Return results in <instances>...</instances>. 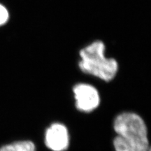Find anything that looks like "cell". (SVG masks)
I'll use <instances>...</instances> for the list:
<instances>
[{"mask_svg":"<svg viewBox=\"0 0 151 151\" xmlns=\"http://www.w3.org/2000/svg\"><path fill=\"white\" fill-rule=\"evenodd\" d=\"M106 45L101 40L94 41L79 51V69L83 73L110 82L118 74L119 65L115 58L105 55Z\"/></svg>","mask_w":151,"mask_h":151,"instance_id":"cell-2","label":"cell"},{"mask_svg":"<svg viewBox=\"0 0 151 151\" xmlns=\"http://www.w3.org/2000/svg\"><path fill=\"white\" fill-rule=\"evenodd\" d=\"M9 13L4 6L0 4V26H2L8 22Z\"/></svg>","mask_w":151,"mask_h":151,"instance_id":"cell-6","label":"cell"},{"mask_svg":"<svg viewBox=\"0 0 151 151\" xmlns=\"http://www.w3.org/2000/svg\"><path fill=\"white\" fill-rule=\"evenodd\" d=\"M0 151H37L33 141L22 140L4 145L0 148Z\"/></svg>","mask_w":151,"mask_h":151,"instance_id":"cell-5","label":"cell"},{"mask_svg":"<svg viewBox=\"0 0 151 151\" xmlns=\"http://www.w3.org/2000/svg\"><path fill=\"white\" fill-rule=\"evenodd\" d=\"M69 130L61 122H53L45 132L46 146L52 151H66L69 146Z\"/></svg>","mask_w":151,"mask_h":151,"instance_id":"cell-4","label":"cell"},{"mask_svg":"<svg viewBox=\"0 0 151 151\" xmlns=\"http://www.w3.org/2000/svg\"><path fill=\"white\" fill-rule=\"evenodd\" d=\"M149 151H151V150H149Z\"/></svg>","mask_w":151,"mask_h":151,"instance_id":"cell-7","label":"cell"},{"mask_svg":"<svg viewBox=\"0 0 151 151\" xmlns=\"http://www.w3.org/2000/svg\"><path fill=\"white\" fill-rule=\"evenodd\" d=\"M113 129L116 134L113 140L115 151L150 150L147 125L137 113L118 114L113 120Z\"/></svg>","mask_w":151,"mask_h":151,"instance_id":"cell-1","label":"cell"},{"mask_svg":"<svg viewBox=\"0 0 151 151\" xmlns=\"http://www.w3.org/2000/svg\"><path fill=\"white\" fill-rule=\"evenodd\" d=\"M75 106L77 110L90 113L99 106L101 98L95 87L86 83H79L73 87Z\"/></svg>","mask_w":151,"mask_h":151,"instance_id":"cell-3","label":"cell"}]
</instances>
